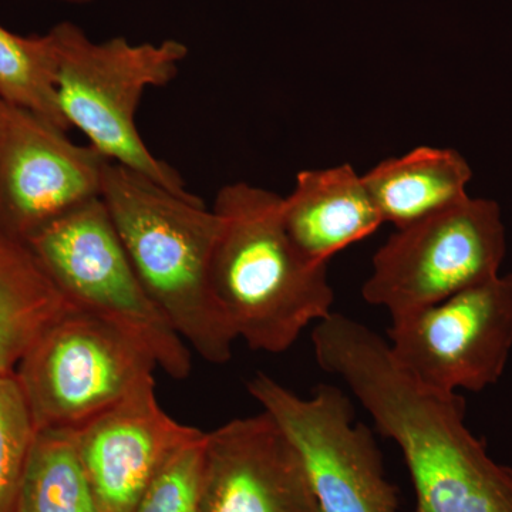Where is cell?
I'll return each mask as SVG.
<instances>
[{
    "instance_id": "cell-10",
    "label": "cell",
    "mask_w": 512,
    "mask_h": 512,
    "mask_svg": "<svg viewBox=\"0 0 512 512\" xmlns=\"http://www.w3.org/2000/svg\"><path fill=\"white\" fill-rule=\"evenodd\" d=\"M106 158L67 131L0 100V229L22 242L101 197Z\"/></svg>"
},
{
    "instance_id": "cell-13",
    "label": "cell",
    "mask_w": 512,
    "mask_h": 512,
    "mask_svg": "<svg viewBox=\"0 0 512 512\" xmlns=\"http://www.w3.org/2000/svg\"><path fill=\"white\" fill-rule=\"evenodd\" d=\"M281 214L295 247L318 265L383 224L363 175L349 164L301 171L291 194L282 197Z\"/></svg>"
},
{
    "instance_id": "cell-9",
    "label": "cell",
    "mask_w": 512,
    "mask_h": 512,
    "mask_svg": "<svg viewBox=\"0 0 512 512\" xmlns=\"http://www.w3.org/2000/svg\"><path fill=\"white\" fill-rule=\"evenodd\" d=\"M387 345L417 382L443 393L483 392L512 352V274L392 319Z\"/></svg>"
},
{
    "instance_id": "cell-19",
    "label": "cell",
    "mask_w": 512,
    "mask_h": 512,
    "mask_svg": "<svg viewBox=\"0 0 512 512\" xmlns=\"http://www.w3.org/2000/svg\"><path fill=\"white\" fill-rule=\"evenodd\" d=\"M205 437L177 448L161 464L133 512H201Z\"/></svg>"
},
{
    "instance_id": "cell-20",
    "label": "cell",
    "mask_w": 512,
    "mask_h": 512,
    "mask_svg": "<svg viewBox=\"0 0 512 512\" xmlns=\"http://www.w3.org/2000/svg\"><path fill=\"white\" fill-rule=\"evenodd\" d=\"M55 2L73 3V5H84V3L93 2V0H55Z\"/></svg>"
},
{
    "instance_id": "cell-12",
    "label": "cell",
    "mask_w": 512,
    "mask_h": 512,
    "mask_svg": "<svg viewBox=\"0 0 512 512\" xmlns=\"http://www.w3.org/2000/svg\"><path fill=\"white\" fill-rule=\"evenodd\" d=\"M202 433L165 412L154 382L74 430L100 512H133L161 464Z\"/></svg>"
},
{
    "instance_id": "cell-6",
    "label": "cell",
    "mask_w": 512,
    "mask_h": 512,
    "mask_svg": "<svg viewBox=\"0 0 512 512\" xmlns=\"http://www.w3.org/2000/svg\"><path fill=\"white\" fill-rule=\"evenodd\" d=\"M505 254L500 205L467 197L397 228L373 256L362 296L397 319L500 275Z\"/></svg>"
},
{
    "instance_id": "cell-18",
    "label": "cell",
    "mask_w": 512,
    "mask_h": 512,
    "mask_svg": "<svg viewBox=\"0 0 512 512\" xmlns=\"http://www.w3.org/2000/svg\"><path fill=\"white\" fill-rule=\"evenodd\" d=\"M36 431L15 373L0 375V512L16 510Z\"/></svg>"
},
{
    "instance_id": "cell-7",
    "label": "cell",
    "mask_w": 512,
    "mask_h": 512,
    "mask_svg": "<svg viewBox=\"0 0 512 512\" xmlns=\"http://www.w3.org/2000/svg\"><path fill=\"white\" fill-rule=\"evenodd\" d=\"M156 367L120 330L74 308L33 343L15 377L37 430H76L154 382Z\"/></svg>"
},
{
    "instance_id": "cell-2",
    "label": "cell",
    "mask_w": 512,
    "mask_h": 512,
    "mask_svg": "<svg viewBox=\"0 0 512 512\" xmlns=\"http://www.w3.org/2000/svg\"><path fill=\"white\" fill-rule=\"evenodd\" d=\"M282 197L248 183L225 185L214 210L222 227L211 261L215 302L235 339L284 353L332 313L326 265L298 251L282 222Z\"/></svg>"
},
{
    "instance_id": "cell-11",
    "label": "cell",
    "mask_w": 512,
    "mask_h": 512,
    "mask_svg": "<svg viewBox=\"0 0 512 512\" xmlns=\"http://www.w3.org/2000/svg\"><path fill=\"white\" fill-rule=\"evenodd\" d=\"M201 512H319L298 451L269 414L207 433Z\"/></svg>"
},
{
    "instance_id": "cell-5",
    "label": "cell",
    "mask_w": 512,
    "mask_h": 512,
    "mask_svg": "<svg viewBox=\"0 0 512 512\" xmlns=\"http://www.w3.org/2000/svg\"><path fill=\"white\" fill-rule=\"evenodd\" d=\"M26 244L74 308L120 330L165 375H191L190 346L141 282L101 197L67 212Z\"/></svg>"
},
{
    "instance_id": "cell-14",
    "label": "cell",
    "mask_w": 512,
    "mask_h": 512,
    "mask_svg": "<svg viewBox=\"0 0 512 512\" xmlns=\"http://www.w3.org/2000/svg\"><path fill=\"white\" fill-rule=\"evenodd\" d=\"M473 170L453 148L417 147L363 175L383 222L403 228L467 197Z\"/></svg>"
},
{
    "instance_id": "cell-4",
    "label": "cell",
    "mask_w": 512,
    "mask_h": 512,
    "mask_svg": "<svg viewBox=\"0 0 512 512\" xmlns=\"http://www.w3.org/2000/svg\"><path fill=\"white\" fill-rule=\"evenodd\" d=\"M49 35L56 53L57 103L67 126L82 131L111 163L181 197H194L181 175L148 150L136 124L144 93L173 82L188 47L174 39L131 43L121 36L94 42L72 22L59 23Z\"/></svg>"
},
{
    "instance_id": "cell-8",
    "label": "cell",
    "mask_w": 512,
    "mask_h": 512,
    "mask_svg": "<svg viewBox=\"0 0 512 512\" xmlns=\"http://www.w3.org/2000/svg\"><path fill=\"white\" fill-rule=\"evenodd\" d=\"M248 392L298 451L319 512H400L382 451L348 394L319 384L302 397L265 373L249 380Z\"/></svg>"
},
{
    "instance_id": "cell-15",
    "label": "cell",
    "mask_w": 512,
    "mask_h": 512,
    "mask_svg": "<svg viewBox=\"0 0 512 512\" xmlns=\"http://www.w3.org/2000/svg\"><path fill=\"white\" fill-rule=\"evenodd\" d=\"M72 309L28 244L0 229V375L15 373L33 343Z\"/></svg>"
},
{
    "instance_id": "cell-17",
    "label": "cell",
    "mask_w": 512,
    "mask_h": 512,
    "mask_svg": "<svg viewBox=\"0 0 512 512\" xmlns=\"http://www.w3.org/2000/svg\"><path fill=\"white\" fill-rule=\"evenodd\" d=\"M0 100L69 131L56 97V53L49 32L20 36L0 26Z\"/></svg>"
},
{
    "instance_id": "cell-16",
    "label": "cell",
    "mask_w": 512,
    "mask_h": 512,
    "mask_svg": "<svg viewBox=\"0 0 512 512\" xmlns=\"http://www.w3.org/2000/svg\"><path fill=\"white\" fill-rule=\"evenodd\" d=\"M15 512H100L74 430L36 431Z\"/></svg>"
},
{
    "instance_id": "cell-1",
    "label": "cell",
    "mask_w": 512,
    "mask_h": 512,
    "mask_svg": "<svg viewBox=\"0 0 512 512\" xmlns=\"http://www.w3.org/2000/svg\"><path fill=\"white\" fill-rule=\"evenodd\" d=\"M312 345L320 369L343 380L402 451L414 512H512V468L495 461L468 429L461 394L417 382L386 339L342 313L316 323Z\"/></svg>"
},
{
    "instance_id": "cell-3",
    "label": "cell",
    "mask_w": 512,
    "mask_h": 512,
    "mask_svg": "<svg viewBox=\"0 0 512 512\" xmlns=\"http://www.w3.org/2000/svg\"><path fill=\"white\" fill-rule=\"evenodd\" d=\"M101 200L153 301L192 352L225 365L235 336L211 286L222 221L197 195L181 197L123 165L107 161Z\"/></svg>"
}]
</instances>
